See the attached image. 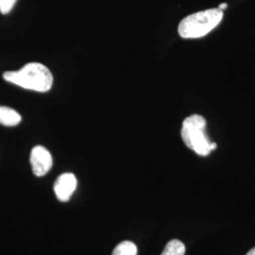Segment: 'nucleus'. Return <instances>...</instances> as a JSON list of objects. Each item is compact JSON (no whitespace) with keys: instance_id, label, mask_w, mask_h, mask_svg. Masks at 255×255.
I'll list each match as a JSON object with an SVG mask.
<instances>
[{"instance_id":"f257e3e1","label":"nucleus","mask_w":255,"mask_h":255,"mask_svg":"<svg viewBox=\"0 0 255 255\" xmlns=\"http://www.w3.org/2000/svg\"><path fill=\"white\" fill-rule=\"evenodd\" d=\"M6 82L32 91H49L53 84V76L46 65L29 63L17 71H7L3 75Z\"/></svg>"},{"instance_id":"f03ea898","label":"nucleus","mask_w":255,"mask_h":255,"mask_svg":"<svg viewBox=\"0 0 255 255\" xmlns=\"http://www.w3.org/2000/svg\"><path fill=\"white\" fill-rule=\"evenodd\" d=\"M223 18V10L209 9L190 14L182 19L178 31L184 39H197L207 35L218 27Z\"/></svg>"},{"instance_id":"7ed1b4c3","label":"nucleus","mask_w":255,"mask_h":255,"mask_svg":"<svg viewBox=\"0 0 255 255\" xmlns=\"http://www.w3.org/2000/svg\"><path fill=\"white\" fill-rule=\"evenodd\" d=\"M206 120L200 115H192L182 122V141L197 154L207 156L211 150V142L205 133Z\"/></svg>"},{"instance_id":"20e7f679","label":"nucleus","mask_w":255,"mask_h":255,"mask_svg":"<svg viewBox=\"0 0 255 255\" xmlns=\"http://www.w3.org/2000/svg\"><path fill=\"white\" fill-rule=\"evenodd\" d=\"M30 164L35 176H45L52 166V157L50 152L44 146H34L30 152Z\"/></svg>"},{"instance_id":"39448f33","label":"nucleus","mask_w":255,"mask_h":255,"mask_svg":"<svg viewBox=\"0 0 255 255\" xmlns=\"http://www.w3.org/2000/svg\"><path fill=\"white\" fill-rule=\"evenodd\" d=\"M77 188V179L72 173H64L58 177L54 184V192L60 201H68Z\"/></svg>"},{"instance_id":"423d86ee","label":"nucleus","mask_w":255,"mask_h":255,"mask_svg":"<svg viewBox=\"0 0 255 255\" xmlns=\"http://www.w3.org/2000/svg\"><path fill=\"white\" fill-rule=\"evenodd\" d=\"M21 116L15 110L6 106H0V124L8 127L16 126L21 122Z\"/></svg>"},{"instance_id":"0eeeda50","label":"nucleus","mask_w":255,"mask_h":255,"mask_svg":"<svg viewBox=\"0 0 255 255\" xmlns=\"http://www.w3.org/2000/svg\"><path fill=\"white\" fill-rule=\"evenodd\" d=\"M185 246L178 239L170 240L164 248L161 255H184Z\"/></svg>"},{"instance_id":"6e6552de","label":"nucleus","mask_w":255,"mask_h":255,"mask_svg":"<svg viewBox=\"0 0 255 255\" xmlns=\"http://www.w3.org/2000/svg\"><path fill=\"white\" fill-rule=\"evenodd\" d=\"M112 255H137V247L131 241H123L115 248Z\"/></svg>"},{"instance_id":"1a4fd4ad","label":"nucleus","mask_w":255,"mask_h":255,"mask_svg":"<svg viewBox=\"0 0 255 255\" xmlns=\"http://www.w3.org/2000/svg\"><path fill=\"white\" fill-rule=\"evenodd\" d=\"M17 0H0V12L7 14L12 9Z\"/></svg>"},{"instance_id":"9d476101","label":"nucleus","mask_w":255,"mask_h":255,"mask_svg":"<svg viewBox=\"0 0 255 255\" xmlns=\"http://www.w3.org/2000/svg\"><path fill=\"white\" fill-rule=\"evenodd\" d=\"M227 7H228V5L226 3H222V4L219 5V9H221V10H224V9H227Z\"/></svg>"},{"instance_id":"9b49d317","label":"nucleus","mask_w":255,"mask_h":255,"mask_svg":"<svg viewBox=\"0 0 255 255\" xmlns=\"http://www.w3.org/2000/svg\"><path fill=\"white\" fill-rule=\"evenodd\" d=\"M210 147H211V150H214V149H216V148H217V144H216V143H214V142H211Z\"/></svg>"},{"instance_id":"f8f14e48","label":"nucleus","mask_w":255,"mask_h":255,"mask_svg":"<svg viewBox=\"0 0 255 255\" xmlns=\"http://www.w3.org/2000/svg\"><path fill=\"white\" fill-rule=\"evenodd\" d=\"M246 255H255V248H253Z\"/></svg>"}]
</instances>
